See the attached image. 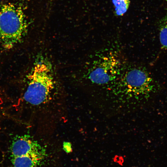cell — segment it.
<instances>
[{
    "mask_svg": "<svg viewBox=\"0 0 167 167\" xmlns=\"http://www.w3.org/2000/svg\"><path fill=\"white\" fill-rule=\"evenodd\" d=\"M28 84L24 99L33 105L46 102L54 88L55 80L52 64L44 57L35 63L28 76Z\"/></svg>",
    "mask_w": 167,
    "mask_h": 167,
    "instance_id": "cell-1",
    "label": "cell"
},
{
    "mask_svg": "<svg viewBox=\"0 0 167 167\" xmlns=\"http://www.w3.org/2000/svg\"><path fill=\"white\" fill-rule=\"evenodd\" d=\"M23 13L11 3L0 6V42L5 49L14 46L22 39L25 32Z\"/></svg>",
    "mask_w": 167,
    "mask_h": 167,
    "instance_id": "cell-2",
    "label": "cell"
},
{
    "mask_svg": "<svg viewBox=\"0 0 167 167\" xmlns=\"http://www.w3.org/2000/svg\"><path fill=\"white\" fill-rule=\"evenodd\" d=\"M10 158L29 156H46L44 148L27 135L18 136L13 140L10 147Z\"/></svg>",
    "mask_w": 167,
    "mask_h": 167,
    "instance_id": "cell-3",
    "label": "cell"
},
{
    "mask_svg": "<svg viewBox=\"0 0 167 167\" xmlns=\"http://www.w3.org/2000/svg\"><path fill=\"white\" fill-rule=\"evenodd\" d=\"M124 79L128 87L135 88L146 87L151 81L147 71L139 68H133L127 72Z\"/></svg>",
    "mask_w": 167,
    "mask_h": 167,
    "instance_id": "cell-4",
    "label": "cell"
},
{
    "mask_svg": "<svg viewBox=\"0 0 167 167\" xmlns=\"http://www.w3.org/2000/svg\"><path fill=\"white\" fill-rule=\"evenodd\" d=\"M104 63L95 66L88 72V78L92 82L98 84H106L110 81L112 78L113 68Z\"/></svg>",
    "mask_w": 167,
    "mask_h": 167,
    "instance_id": "cell-5",
    "label": "cell"
},
{
    "mask_svg": "<svg viewBox=\"0 0 167 167\" xmlns=\"http://www.w3.org/2000/svg\"><path fill=\"white\" fill-rule=\"evenodd\" d=\"M43 156H29L10 158L12 167H38L45 158Z\"/></svg>",
    "mask_w": 167,
    "mask_h": 167,
    "instance_id": "cell-6",
    "label": "cell"
},
{
    "mask_svg": "<svg viewBox=\"0 0 167 167\" xmlns=\"http://www.w3.org/2000/svg\"><path fill=\"white\" fill-rule=\"evenodd\" d=\"M159 40L162 50L167 49V15L161 20L159 24Z\"/></svg>",
    "mask_w": 167,
    "mask_h": 167,
    "instance_id": "cell-7",
    "label": "cell"
},
{
    "mask_svg": "<svg viewBox=\"0 0 167 167\" xmlns=\"http://www.w3.org/2000/svg\"><path fill=\"white\" fill-rule=\"evenodd\" d=\"M130 1V0H112L116 14L119 16L123 15L128 8Z\"/></svg>",
    "mask_w": 167,
    "mask_h": 167,
    "instance_id": "cell-8",
    "label": "cell"
}]
</instances>
